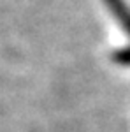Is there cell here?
I'll list each match as a JSON object with an SVG mask.
<instances>
[{
	"label": "cell",
	"instance_id": "1",
	"mask_svg": "<svg viewBox=\"0 0 130 132\" xmlns=\"http://www.w3.org/2000/svg\"><path fill=\"white\" fill-rule=\"evenodd\" d=\"M109 12L118 20L121 27L130 34V7L125 0H104Z\"/></svg>",
	"mask_w": 130,
	"mask_h": 132
},
{
	"label": "cell",
	"instance_id": "2",
	"mask_svg": "<svg viewBox=\"0 0 130 132\" xmlns=\"http://www.w3.org/2000/svg\"><path fill=\"white\" fill-rule=\"evenodd\" d=\"M114 58H116L118 62H123V63H130V46H127V48H123V50H120V51H116Z\"/></svg>",
	"mask_w": 130,
	"mask_h": 132
}]
</instances>
